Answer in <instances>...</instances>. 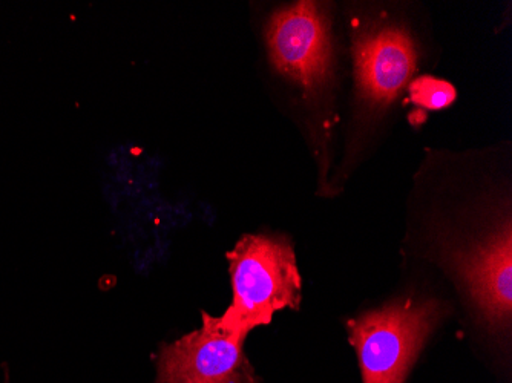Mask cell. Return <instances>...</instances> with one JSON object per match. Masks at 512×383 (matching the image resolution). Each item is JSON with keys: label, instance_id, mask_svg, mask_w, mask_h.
<instances>
[{"label": "cell", "instance_id": "cell-1", "mask_svg": "<svg viewBox=\"0 0 512 383\" xmlns=\"http://www.w3.org/2000/svg\"><path fill=\"white\" fill-rule=\"evenodd\" d=\"M227 258L234 298L217 318L224 331L246 339L253 328L269 325L276 311L299 307L301 276L289 241L246 235Z\"/></svg>", "mask_w": 512, "mask_h": 383}, {"label": "cell", "instance_id": "cell-2", "mask_svg": "<svg viewBox=\"0 0 512 383\" xmlns=\"http://www.w3.org/2000/svg\"><path fill=\"white\" fill-rule=\"evenodd\" d=\"M442 313L439 302L408 298L348 322L364 383H404Z\"/></svg>", "mask_w": 512, "mask_h": 383}, {"label": "cell", "instance_id": "cell-3", "mask_svg": "<svg viewBox=\"0 0 512 383\" xmlns=\"http://www.w3.org/2000/svg\"><path fill=\"white\" fill-rule=\"evenodd\" d=\"M270 60L279 73L318 91L332 74L330 20L316 2H296L270 17L266 28Z\"/></svg>", "mask_w": 512, "mask_h": 383}, {"label": "cell", "instance_id": "cell-4", "mask_svg": "<svg viewBox=\"0 0 512 383\" xmlns=\"http://www.w3.org/2000/svg\"><path fill=\"white\" fill-rule=\"evenodd\" d=\"M200 330L161 348L158 383H258L244 353L246 339L227 333L217 318L201 313Z\"/></svg>", "mask_w": 512, "mask_h": 383}, {"label": "cell", "instance_id": "cell-5", "mask_svg": "<svg viewBox=\"0 0 512 383\" xmlns=\"http://www.w3.org/2000/svg\"><path fill=\"white\" fill-rule=\"evenodd\" d=\"M356 85L370 106L390 105L416 71L417 51L404 28L370 27L353 42Z\"/></svg>", "mask_w": 512, "mask_h": 383}, {"label": "cell", "instance_id": "cell-6", "mask_svg": "<svg viewBox=\"0 0 512 383\" xmlns=\"http://www.w3.org/2000/svg\"><path fill=\"white\" fill-rule=\"evenodd\" d=\"M462 275L483 318L493 327L511 322L512 238L506 226L462 262Z\"/></svg>", "mask_w": 512, "mask_h": 383}, {"label": "cell", "instance_id": "cell-7", "mask_svg": "<svg viewBox=\"0 0 512 383\" xmlns=\"http://www.w3.org/2000/svg\"><path fill=\"white\" fill-rule=\"evenodd\" d=\"M456 95V88L451 83L436 77H419L410 85V97L414 105L428 111L447 108L456 100Z\"/></svg>", "mask_w": 512, "mask_h": 383}]
</instances>
